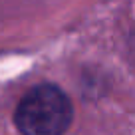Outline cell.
<instances>
[{
  "label": "cell",
  "instance_id": "1",
  "mask_svg": "<svg viewBox=\"0 0 135 135\" xmlns=\"http://www.w3.org/2000/svg\"><path fill=\"white\" fill-rule=\"evenodd\" d=\"M14 121L22 135H64L74 121V107L60 88L40 84L20 99Z\"/></svg>",
  "mask_w": 135,
  "mask_h": 135
}]
</instances>
